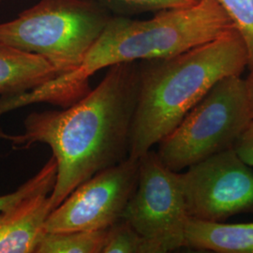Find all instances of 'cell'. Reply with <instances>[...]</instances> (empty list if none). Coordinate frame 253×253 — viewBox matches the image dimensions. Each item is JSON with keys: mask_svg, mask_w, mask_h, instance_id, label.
<instances>
[{"mask_svg": "<svg viewBox=\"0 0 253 253\" xmlns=\"http://www.w3.org/2000/svg\"><path fill=\"white\" fill-rule=\"evenodd\" d=\"M57 76L45 58L0 42V97L35 89Z\"/></svg>", "mask_w": 253, "mask_h": 253, "instance_id": "cell-10", "label": "cell"}, {"mask_svg": "<svg viewBox=\"0 0 253 253\" xmlns=\"http://www.w3.org/2000/svg\"><path fill=\"white\" fill-rule=\"evenodd\" d=\"M102 253H160L149 240L140 235L124 219L107 230Z\"/></svg>", "mask_w": 253, "mask_h": 253, "instance_id": "cell-13", "label": "cell"}, {"mask_svg": "<svg viewBox=\"0 0 253 253\" xmlns=\"http://www.w3.org/2000/svg\"><path fill=\"white\" fill-rule=\"evenodd\" d=\"M249 71L250 73L248 74L247 78L245 79V84H246V91H247L250 108H251L253 118V67L249 69Z\"/></svg>", "mask_w": 253, "mask_h": 253, "instance_id": "cell-18", "label": "cell"}, {"mask_svg": "<svg viewBox=\"0 0 253 253\" xmlns=\"http://www.w3.org/2000/svg\"><path fill=\"white\" fill-rule=\"evenodd\" d=\"M139 91V63L109 67L98 86L62 111L31 113L17 135L1 132L14 149L44 144L52 149L57 172L50 193L54 210L94 174L128 157Z\"/></svg>", "mask_w": 253, "mask_h": 253, "instance_id": "cell-1", "label": "cell"}, {"mask_svg": "<svg viewBox=\"0 0 253 253\" xmlns=\"http://www.w3.org/2000/svg\"><path fill=\"white\" fill-rule=\"evenodd\" d=\"M0 129V140H1ZM57 172V166L54 157L52 156L50 160L44 164V166L37 172L36 174L24 183L18 189L5 195L0 196V211L6 210L13 207L20 201H22L28 196L36 194L42 191L51 192L54 188L55 178Z\"/></svg>", "mask_w": 253, "mask_h": 253, "instance_id": "cell-15", "label": "cell"}, {"mask_svg": "<svg viewBox=\"0 0 253 253\" xmlns=\"http://www.w3.org/2000/svg\"><path fill=\"white\" fill-rule=\"evenodd\" d=\"M113 15L128 17L144 12L190 7L199 0H94Z\"/></svg>", "mask_w": 253, "mask_h": 253, "instance_id": "cell-14", "label": "cell"}, {"mask_svg": "<svg viewBox=\"0 0 253 253\" xmlns=\"http://www.w3.org/2000/svg\"><path fill=\"white\" fill-rule=\"evenodd\" d=\"M234 150L246 164L253 167V118L238 137Z\"/></svg>", "mask_w": 253, "mask_h": 253, "instance_id": "cell-17", "label": "cell"}, {"mask_svg": "<svg viewBox=\"0 0 253 253\" xmlns=\"http://www.w3.org/2000/svg\"><path fill=\"white\" fill-rule=\"evenodd\" d=\"M139 161L123 162L97 172L79 185L50 213L46 233L102 231L120 219L135 190Z\"/></svg>", "mask_w": 253, "mask_h": 253, "instance_id": "cell-8", "label": "cell"}, {"mask_svg": "<svg viewBox=\"0 0 253 253\" xmlns=\"http://www.w3.org/2000/svg\"><path fill=\"white\" fill-rule=\"evenodd\" d=\"M49 191H42L0 211V253H36L53 211Z\"/></svg>", "mask_w": 253, "mask_h": 253, "instance_id": "cell-9", "label": "cell"}, {"mask_svg": "<svg viewBox=\"0 0 253 253\" xmlns=\"http://www.w3.org/2000/svg\"><path fill=\"white\" fill-rule=\"evenodd\" d=\"M245 79L228 76L217 82L172 131L158 144L165 166L181 172L209 157L234 148L253 119Z\"/></svg>", "mask_w": 253, "mask_h": 253, "instance_id": "cell-5", "label": "cell"}, {"mask_svg": "<svg viewBox=\"0 0 253 253\" xmlns=\"http://www.w3.org/2000/svg\"><path fill=\"white\" fill-rule=\"evenodd\" d=\"M242 37L248 54V69L253 67V0H216Z\"/></svg>", "mask_w": 253, "mask_h": 253, "instance_id": "cell-16", "label": "cell"}, {"mask_svg": "<svg viewBox=\"0 0 253 253\" xmlns=\"http://www.w3.org/2000/svg\"><path fill=\"white\" fill-rule=\"evenodd\" d=\"M107 230L46 233L36 253H102Z\"/></svg>", "mask_w": 253, "mask_h": 253, "instance_id": "cell-12", "label": "cell"}, {"mask_svg": "<svg viewBox=\"0 0 253 253\" xmlns=\"http://www.w3.org/2000/svg\"><path fill=\"white\" fill-rule=\"evenodd\" d=\"M235 27L216 0L156 12L145 21L113 15L81 66L22 96L25 105L46 102L67 108L89 91V79L104 68L164 58L204 44Z\"/></svg>", "mask_w": 253, "mask_h": 253, "instance_id": "cell-2", "label": "cell"}, {"mask_svg": "<svg viewBox=\"0 0 253 253\" xmlns=\"http://www.w3.org/2000/svg\"><path fill=\"white\" fill-rule=\"evenodd\" d=\"M112 17L94 0H41L0 23V42L45 58L60 76L81 66Z\"/></svg>", "mask_w": 253, "mask_h": 253, "instance_id": "cell-4", "label": "cell"}, {"mask_svg": "<svg viewBox=\"0 0 253 253\" xmlns=\"http://www.w3.org/2000/svg\"><path fill=\"white\" fill-rule=\"evenodd\" d=\"M1 1H2V0H0V2H1Z\"/></svg>", "mask_w": 253, "mask_h": 253, "instance_id": "cell-19", "label": "cell"}, {"mask_svg": "<svg viewBox=\"0 0 253 253\" xmlns=\"http://www.w3.org/2000/svg\"><path fill=\"white\" fill-rule=\"evenodd\" d=\"M186 248L217 253H253V222H208L190 217Z\"/></svg>", "mask_w": 253, "mask_h": 253, "instance_id": "cell-11", "label": "cell"}, {"mask_svg": "<svg viewBox=\"0 0 253 253\" xmlns=\"http://www.w3.org/2000/svg\"><path fill=\"white\" fill-rule=\"evenodd\" d=\"M139 91L128 157L138 160L177 126L217 82L248 69L235 27L217 39L164 58L138 61Z\"/></svg>", "mask_w": 253, "mask_h": 253, "instance_id": "cell-3", "label": "cell"}, {"mask_svg": "<svg viewBox=\"0 0 253 253\" xmlns=\"http://www.w3.org/2000/svg\"><path fill=\"white\" fill-rule=\"evenodd\" d=\"M138 161L137 185L122 219L149 240L160 253L186 248V229L190 217L180 172L165 166L151 149Z\"/></svg>", "mask_w": 253, "mask_h": 253, "instance_id": "cell-6", "label": "cell"}, {"mask_svg": "<svg viewBox=\"0 0 253 253\" xmlns=\"http://www.w3.org/2000/svg\"><path fill=\"white\" fill-rule=\"evenodd\" d=\"M190 218L225 222L229 217L253 214V170L234 148L215 154L180 173Z\"/></svg>", "mask_w": 253, "mask_h": 253, "instance_id": "cell-7", "label": "cell"}]
</instances>
